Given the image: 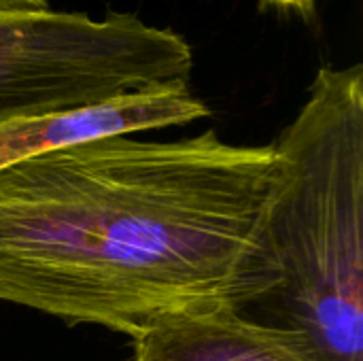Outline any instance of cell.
<instances>
[{
    "label": "cell",
    "mask_w": 363,
    "mask_h": 361,
    "mask_svg": "<svg viewBox=\"0 0 363 361\" xmlns=\"http://www.w3.org/2000/svg\"><path fill=\"white\" fill-rule=\"evenodd\" d=\"M285 166L215 130L117 134L0 170V302L136 340L279 285L268 219Z\"/></svg>",
    "instance_id": "obj_1"
},
{
    "label": "cell",
    "mask_w": 363,
    "mask_h": 361,
    "mask_svg": "<svg viewBox=\"0 0 363 361\" xmlns=\"http://www.w3.org/2000/svg\"><path fill=\"white\" fill-rule=\"evenodd\" d=\"M285 174L268 219L279 285L238 315L321 361H363V66H321L272 145Z\"/></svg>",
    "instance_id": "obj_2"
},
{
    "label": "cell",
    "mask_w": 363,
    "mask_h": 361,
    "mask_svg": "<svg viewBox=\"0 0 363 361\" xmlns=\"http://www.w3.org/2000/svg\"><path fill=\"white\" fill-rule=\"evenodd\" d=\"M194 47L136 13L0 11V121L189 83Z\"/></svg>",
    "instance_id": "obj_3"
},
{
    "label": "cell",
    "mask_w": 363,
    "mask_h": 361,
    "mask_svg": "<svg viewBox=\"0 0 363 361\" xmlns=\"http://www.w3.org/2000/svg\"><path fill=\"white\" fill-rule=\"evenodd\" d=\"M208 115L189 83H170L83 109L0 121V170L68 145L185 126Z\"/></svg>",
    "instance_id": "obj_4"
},
{
    "label": "cell",
    "mask_w": 363,
    "mask_h": 361,
    "mask_svg": "<svg viewBox=\"0 0 363 361\" xmlns=\"http://www.w3.org/2000/svg\"><path fill=\"white\" fill-rule=\"evenodd\" d=\"M134 361H321L298 338L232 309L170 317L134 340Z\"/></svg>",
    "instance_id": "obj_5"
},
{
    "label": "cell",
    "mask_w": 363,
    "mask_h": 361,
    "mask_svg": "<svg viewBox=\"0 0 363 361\" xmlns=\"http://www.w3.org/2000/svg\"><path fill=\"white\" fill-rule=\"evenodd\" d=\"M262 13H277L285 17H298L306 23L317 19L319 0H257Z\"/></svg>",
    "instance_id": "obj_6"
},
{
    "label": "cell",
    "mask_w": 363,
    "mask_h": 361,
    "mask_svg": "<svg viewBox=\"0 0 363 361\" xmlns=\"http://www.w3.org/2000/svg\"><path fill=\"white\" fill-rule=\"evenodd\" d=\"M47 6V0H0V11H40Z\"/></svg>",
    "instance_id": "obj_7"
}]
</instances>
